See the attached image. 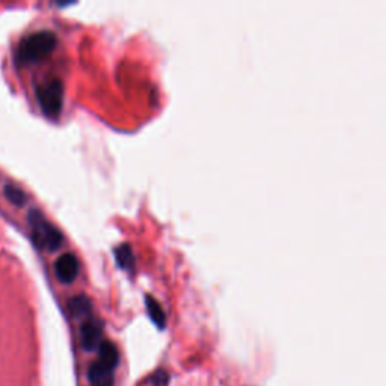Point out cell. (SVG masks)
<instances>
[{"instance_id":"6da1fadb","label":"cell","mask_w":386,"mask_h":386,"mask_svg":"<svg viewBox=\"0 0 386 386\" xmlns=\"http://www.w3.org/2000/svg\"><path fill=\"white\" fill-rule=\"evenodd\" d=\"M58 44L56 35L50 31H40L35 32L26 38L18 45L17 52V61L22 65H27V63L40 62L44 58H47L49 54L54 50Z\"/></svg>"},{"instance_id":"7a4b0ae2","label":"cell","mask_w":386,"mask_h":386,"mask_svg":"<svg viewBox=\"0 0 386 386\" xmlns=\"http://www.w3.org/2000/svg\"><path fill=\"white\" fill-rule=\"evenodd\" d=\"M29 224L32 228V238L36 246L41 249L58 251L63 237L56 226H53L47 219H45L40 210H32L29 213Z\"/></svg>"},{"instance_id":"3957f363","label":"cell","mask_w":386,"mask_h":386,"mask_svg":"<svg viewBox=\"0 0 386 386\" xmlns=\"http://www.w3.org/2000/svg\"><path fill=\"white\" fill-rule=\"evenodd\" d=\"M36 100L41 106L43 112L56 118L62 112L63 106V85L59 79H50L36 89Z\"/></svg>"},{"instance_id":"277c9868","label":"cell","mask_w":386,"mask_h":386,"mask_svg":"<svg viewBox=\"0 0 386 386\" xmlns=\"http://www.w3.org/2000/svg\"><path fill=\"white\" fill-rule=\"evenodd\" d=\"M79 260L75 254L67 252L62 254L59 258L54 263V273H56V278L62 284H71L75 282L77 275H79Z\"/></svg>"},{"instance_id":"5b68a950","label":"cell","mask_w":386,"mask_h":386,"mask_svg":"<svg viewBox=\"0 0 386 386\" xmlns=\"http://www.w3.org/2000/svg\"><path fill=\"white\" fill-rule=\"evenodd\" d=\"M103 326L97 318H88L80 326V343L88 352H94L100 346Z\"/></svg>"},{"instance_id":"8992f818","label":"cell","mask_w":386,"mask_h":386,"mask_svg":"<svg viewBox=\"0 0 386 386\" xmlns=\"http://www.w3.org/2000/svg\"><path fill=\"white\" fill-rule=\"evenodd\" d=\"M145 300H146V309H148V314L153 320V323L163 329L167 326V314H164L162 305L153 296H150V294L148 296H145Z\"/></svg>"},{"instance_id":"52a82bcc","label":"cell","mask_w":386,"mask_h":386,"mask_svg":"<svg viewBox=\"0 0 386 386\" xmlns=\"http://www.w3.org/2000/svg\"><path fill=\"white\" fill-rule=\"evenodd\" d=\"M68 309L71 312V316H75L77 318L86 317L91 314V311H93V303H91V300L86 296H76L70 299Z\"/></svg>"},{"instance_id":"ba28073f","label":"cell","mask_w":386,"mask_h":386,"mask_svg":"<svg viewBox=\"0 0 386 386\" xmlns=\"http://www.w3.org/2000/svg\"><path fill=\"white\" fill-rule=\"evenodd\" d=\"M115 260L119 268L124 270H132L134 265V255L132 247L128 245H121L115 249Z\"/></svg>"},{"instance_id":"9c48e42d","label":"cell","mask_w":386,"mask_h":386,"mask_svg":"<svg viewBox=\"0 0 386 386\" xmlns=\"http://www.w3.org/2000/svg\"><path fill=\"white\" fill-rule=\"evenodd\" d=\"M5 196L9 202H11V204L18 206V207L24 206L26 201H27L24 192L20 187H17L14 185H6L5 186Z\"/></svg>"},{"instance_id":"30bf717a","label":"cell","mask_w":386,"mask_h":386,"mask_svg":"<svg viewBox=\"0 0 386 386\" xmlns=\"http://www.w3.org/2000/svg\"><path fill=\"white\" fill-rule=\"evenodd\" d=\"M153 385L154 386H168V374L167 371H157L153 376Z\"/></svg>"}]
</instances>
